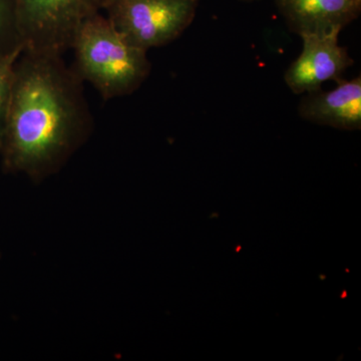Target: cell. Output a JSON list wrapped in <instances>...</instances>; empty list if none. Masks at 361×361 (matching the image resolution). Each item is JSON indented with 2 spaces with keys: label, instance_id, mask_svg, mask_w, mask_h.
Segmentation results:
<instances>
[{
  "label": "cell",
  "instance_id": "6da1fadb",
  "mask_svg": "<svg viewBox=\"0 0 361 361\" xmlns=\"http://www.w3.org/2000/svg\"><path fill=\"white\" fill-rule=\"evenodd\" d=\"M94 127L84 80L63 56L23 51L14 66L0 154L8 172L42 180L58 172Z\"/></svg>",
  "mask_w": 361,
  "mask_h": 361
},
{
  "label": "cell",
  "instance_id": "3957f363",
  "mask_svg": "<svg viewBox=\"0 0 361 361\" xmlns=\"http://www.w3.org/2000/svg\"><path fill=\"white\" fill-rule=\"evenodd\" d=\"M199 6L200 0H109L104 11L130 44L149 51L179 39Z\"/></svg>",
  "mask_w": 361,
  "mask_h": 361
},
{
  "label": "cell",
  "instance_id": "5b68a950",
  "mask_svg": "<svg viewBox=\"0 0 361 361\" xmlns=\"http://www.w3.org/2000/svg\"><path fill=\"white\" fill-rule=\"evenodd\" d=\"M341 32L304 35L302 51L284 73V82L295 94L322 89L324 82L341 80L355 63L348 47L339 44Z\"/></svg>",
  "mask_w": 361,
  "mask_h": 361
},
{
  "label": "cell",
  "instance_id": "9c48e42d",
  "mask_svg": "<svg viewBox=\"0 0 361 361\" xmlns=\"http://www.w3.org/2000/svg\"><path fill=\"white\" fill-rule=\"evenodd\" d=\"M21 52L0 58V151L4 145L7 113L13 85L14 66Z\"/></svg>",
  "mask_w": 361,
  "mask_h": 361
},
{
  "label": "cell",
  "instance_id": "52a82bcc",
  "mask_svg": "<svg viewBox=\"0 0 361 361\" xmlns=\"http://www.w3.org/2000/svg\"><path fill=\"white\" fill-rule=\"evenodd\" d=\"M304 121L341 130L361 129V77L342 78L330 90L304 94L298 104Z\"/></svg>",
  "mask_w": 361,
  "mask_h": 361
},
{
  "label": "cell",
  "instance_id": "7a4b0ae2",
  "mask_svg": "<svg viewBox=\"0 0 361 361\" xmlns=\"http://www.w3.org/2000/svg\"><path fill=\"white\" fill-rule=\"evenodd\" d=\"M71 49L73 70L104 101L134 94L151 73L148 51L130 44L101 13L82 23Z\"/></svg>",
  "mask_w": 361,
  "mask_h": 361
},
{
  "label": "cell",
  "instance_id": "8992f818",
  "mask_svg": "<svg viewBox=\"0 0 361 361\" xmlns=\"http://www.w3.org/2000/svg\"><path fill=\"white\" fill-rule=\"evenodd\" d=\"M289 32L304 35L341 32L358 20L361 0H274Z\"/></svg>",
  "mask_w": 361,
  "mask_h": 361
},
{
  "label": "cell",
  "instance_id": "277c9868",
  "mask_svg": "<svg viewBox=\"0 0 361 361\" xmlns=\"http://www.w3.org/2000/svg\"><path fill=\"white\" fill-rule=\"evenodd\" d=\"M109 0H18L23 51L63 56L85 20Z\"/></svg>",
  "mask_w": 361,
  "mask_h": 361
},
{
  "label": "cell",
  "instance_id": "30bf717a",
  "mask_svg": "<svg viewBox=\"0 0 361 361\" xmlns=\"http://www.w3.org/2000/svg\"><path fill=\"white\" fill-rule=\"evenodd\" d=\"M238 1L245 2V4H253V2L261 1V0H238Z\"/></svg>",
  "mask_w": 361,
  "mask_h": 361
},
{
  "label": "cell",
  "instance_id": "ba28073f",
  "mask_svg": "<svg viewBox=\"0 0 361 361\" xmlns=\"http://www.w3.org/2000/svg\"><path fill=\"white\" fill-rule=\"evenodd\" d=\"M23 51L18 0H0V58Z\"/></svg>",
  "mask_w": 361,
  "mask_h": 361
}]
</instances>
